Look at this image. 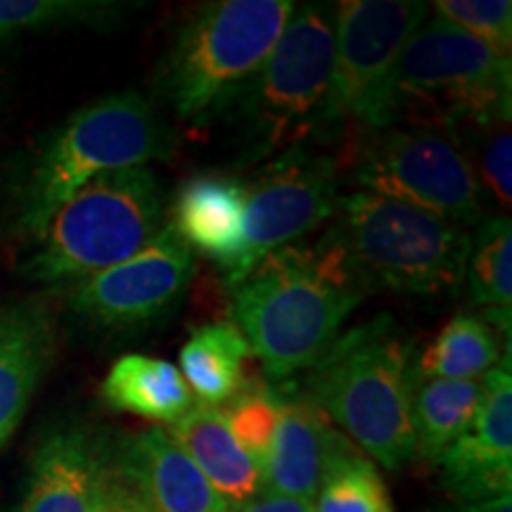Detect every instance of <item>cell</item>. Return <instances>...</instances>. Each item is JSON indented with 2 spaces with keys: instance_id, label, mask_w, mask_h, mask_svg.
<instances>
[{
  "instance_id": "21",
  "label": "cell",
  "mask_w": 512,
  "mask_h": 512,
  "mask_svg": "<svg viewBox=\"0 0 512 512\" xmlns=\"http://www.w3.org/2000/svg\"><path fill=\"white\" fill-rule=\"evenodd\" d=\"M484 396V377L444 380L422 377L413 370L411 422L415 456L439 465L444 453L467 432Z\"/></svg>"
},
{
  "instance_id": "6",
  "label": "cell",
  "mask_w": 512,
  "mask_h": 512,
  "mask_svg": "<svg viewBox=\"0 0 512 512\" xmlns=\"http://www.w3.org/2000/svg\"><path fill=\"white\" fill-rule=\"evenodd\" d=\"M330 233L368 290L432 297L465 283L467 228L413 204L354 190L339 197Z\"/></svg>"
},
{
  "instance_id": "4",
  "label": "cell",
  "mask_w": 512,
  "mask_h": 512,
  "mask_svg": "<svg viewBox=\"0 0 512 512\" xmlns=\"http://www.w3.org/2000/svg\"><path fill=\"white\" fill-rule=\"evenodd\" d=\"M174 150V133L150 100L112 93L76 110L46 140L17 195V226L34 242L53 214L107 171L147 166Z\"/></svg>"
},
{
  "instance_id": "33",
  "label": "cell",
  "mask_w": 512,
  "mask_h": 512,
  "mask_svg": "<svg viewBox=\"0 0 512 512\" xmlns=\"http://www.w3.org/2000/svg\"><path fill=\"white\" fill-rule=\"evenodd\" d=\"M105 512H107V510H105Z\"/></svg>"
},
{
  "instance_id": "8",
  "label": "cell",
  "mask_w": 512,
  "mask_h": 512,
  "mask_svg": "<svg viewBox=\"0 0 512 512\" xmlns=\"http://www.w3.org/2000/svg\"><path fill=\"white\" fill-rule=\"evenodd\" d=\"M335 24L332 3L294 5L271 55L230 105L247 162L280 157L316 133L335 62Z\"/></svg>"
},
{
  "instance_id": "26",
  "label": "cell",
  "mask_w": 512,
  "mask_h": 512,
  "mask_svg": "<svg viewBox=\"0 0 512 512\" xmlns=\"http://www.w3.org/2000/svg\"><path fill=\"white\" fill-rule=\"evenodd\" d=\"M126 10L110 0H0V38L74 22L110 24Z\"/></svg>"
},
{
  "instance_id": "12",
  "label": "cell",
  "mask_w": 512,
  "mask_h": 512,
  "mask_svg": "<svg viewBox=\"0 0 512 512\" xmlns=\"http://www.w3.org/2000/svg\"><path fill=\"white\" fill-rule=\"evenodd\" d=\"M192 275L195 254L166 223L126 261L74 283L69 306L98 328L140 330L176 309Z\"/></svg>"
},
{
  "instance_id": "23",
  "label": "cell",
  "mask_w": 512,
  "mask_h": 512,
  "mask_svg": "<svg viewBox=\"0 0 512 512\" xmlns=\"http://www.w3.org/2000/svg\"><path fill=\"white\" fill-rule=\"evenodd\" d=\"M498 363L501 339L494 325L475 313H458L427 344L415 373L444 380H477Z\"/></svg>"
},
{
  "instance_id": "20",
  "label": "cell",
  "mask_w": 512,
  "mask_h": 512,
  "mask_svg": "<svg viewBox=\"0 0 512 512\" xmlns=\"http://www.w3.org/2000/svg\"><path fill=\"white\" fill-rule=\"evenodd\" d=\"M100 394L112 411L169 425L195 406V396L185 384L181 370L164 358L143 354L117 358L102 380Z\"/></svg>"
},
{
  "instance_id": "15",
  "label": "cell",
  "mask_w": 512,
  "mask_h": 512,
  "mask_svg": "<svg viewBox=\"0 0 512 512\" xmlns=\"http://www.w3.org/2000/svg\"><path fill=\"white\" fill-rule=\"evenodd\" d=\"M351 441L309 396L278 394V425L264 465V491L313 503L325 475Z\"/></svg>"
},
{
  "instance_id": "31",
  "label": "cell",
  "mask_w": 512,
  "mask_h": 512,
  "mask_svg": "<svg viewBox=\"0 0 512 512\" xmlns=\"http://www.w3.org/2000/svg\"><path fill=\"white\" fill-rule=\"evenodd\" d=\"M439 512H512V496L486 498V501L456 503L451 508H441Z\"/></svg>"
},
{
  "instance_id": "7",
  "label": "cell",
  "mask_w": 512,
  "mask_h": 512,
  "mask_svg": "<svg viewBox=\"0 0 512 512\" xmlns=\"http://www.w3.org/2000/svg\"><path fill=\"white\" fill-rule=\"evenodd\" d=\"M162 216V185L150 166L107 171L55 211L24 275L48 285L79 283L143 249L164 228Z\"/></svg>"
},
{
  "instance_id": "16",
  "label": "cell",
  "mask_w": 512,
  "mask_h": 512,
  "mask_svg": "<svg viewBox=\"0 0 512 512\" xmlns=\"http://www.w3.org/2000/svg\"><path fill=\"white\" fill-rule=\"evenodd\" d=\"M112 453L86 430H60L38 446L17 512H105Z\"/></svg>"
},
{
  "instance_id": "2",
  "label": "cell",
  "mask_w": 512,
  "mask_h": 512,
  "mask_svg": "<svg viewBox=\"0 0 512 512\" xmlns=\"http://www.w3.org/2000/svg\"><path fill=\"white\" fill-rule=\"evenodd\" d=\"M512 69L444 19L422 22L351 138L396 124L460 128L510 119Z\"/></svg>"
},
{
  "instance_id": "11",
  "label": "cell",
  "mask_w": 512,
  "mask_h": 512,
  "mask_svg": "<svg viewBox=\"0 0 512 512\" xmlns=\"http://www.w3.org/2000/svg\"><path fill=\"white\" fill-rule=\"evenodd\" d=\"M339 164L311 155L302 145L275 157L247 188L242 254L228 285L252 271L264 256L297 245L339 209Z\"/></svg>"
},
{
  "instance_id": "19",
  "label": "cell",
  "mask_w": 512,
  "mask_h": 512,
  "mask_svg": "<svg viewBox=\"0 0 512 512\" xmlns=\"http://www.w3.org/2000/svg\"><path fill=\"white\" fill-rule=\"evenodd\" d=\"M166 432L230 508L252 501L264 491V472L233 437L223 408L204 403L192 406Z\"/></svg>"
},
{
  "instance_id": "32",
  "label": "cell",
  "mask_w": 512,
  "mask_h": 512,
  "mask_svg": "<svg viewBox=\"0 0 512 512\" xmlns=\"http://www.w3.org/2000/svg\"><path fill=\"white\" fill-rule=\"evenodd\" d=\"M107 512H110V510H107Z\"/></svg>"
},
{
  "instance_id": "25",
  "label": "cell",
  "mask_w": 512,
  "mask_h": 512,
  "mask_svg": "<svg viewBox=\"0 0 512 512\" xmlns=\"http://www.w3.org/2000/svg\"><path fill=\"white\" fill-rule=\"evenodd\" d=\"M313 503L316 512H394L373 460L354 446L332 463Z\"/></svg>"
},
{
  "instance_id": "1",
  "label": "cell",
  "mask_w": 512,
  "mask_h": 512,
  "mask_svg": "<svg viewBox=\"0 0 512 512\" xmlns=\"http://www.w3.org/2000/svg\"><path fill=\"white\" fill-rule=\"evenodd\" d=\"M230 292L252 354L268 377L287 380L332 347L370 290L328 230L316 245L264 256Z\"/></svg>"
},
{
  "instance_id": "13",
  "label": "cell",
  "mask_w": 512,
  "mask_h": 512,
  "mask_svg": "<svg viewBox=\"0 0 512 512\" xmlns=\"http://www.w3.org/2000/svg\"><path fill=\"white\" fill-rule=\"evenodd\" d=\"M110 467V512H233L162 427L121 441Z\"/></svg>"
},
{
  "instance_id": "28",
  "label": "cell",
  "mask_w": 512,
  "mask_h": 512,
  "mask_svg": "<svg viewBox=\"0 0 512 512\" xmlns=\"http://www.w3.org/2000/svg\"><path fill=\"white\" fill-rule=\"evenodd\" d=\"M223 415L238 444L264 472L268 448H271L275 425H278V392L266 384L247 380L245 387L230 399V406Z\"/></svg>"
},
{
  "instance_id": "14",
  "label": "cell",
  "mask_w": 512,
  "mask_h": 512,
  "mask_svg": "<svg viewBox=\"0 0 512 512\" xmlns=\"http://www.w3.org/2000/svg\"><path fill=\"white\" fill-rule=\"evenodd\" d=\"M441 479L458 503L512 494L510 356L484 375V396L467 432L439 460Z\"/></svg>"
},
{
  "instance_id": "9",
  "label": "cell",
  "mask_w": 512,
  "mask_h": 512,
  "mask_svg": "<svg viewBox=\"0 0 512 512\" xmlns=\"http://www.w3.org/2000/svg\"><path fill=\"white\" fill-rule=\"evenodd\" d=\"M356 190L420 207L460 228L484 219V192L456 128L396 124L351 138Z\"/></svg>"
},
{
  "instance_id": "17",
  "label": "cell",
  "mask_w": 512,
  "mask_h": 512,
  "mask_svg": "<svg viewBox=\"0 0 512 512\" xmlns=\"http://www.w3.org/2000/svg\"><path fill=\"white\" fill-rule=\"evenodd\" d=\"M245 204L247 185L238 178L192 176L176 192L169 226L190 249L219 264L228 280L242 254Z\"/></svg>"
},
{
  "instance_id": "27",
  "label": "cell",
  "mask_w": 512,
  "mask_h": 512,
  "mask_svg": "<svg viewBox=\"0 0 512 512\" xmlns=\"http://www.w3.org/2000/svg\"><path fill=\"white\" fill-rule=\"evenodd\" d=\"M470 157L482 192L498 207L512 204V138L510 119L465 126L458 131Z\"/></svg>"
},
{
  "instance_id": "29",
  "label": "cell",
  "mask_w": 512,
  "mask_h": 512,
  "mask_svg": "<svg viewBox=\"0 0 512 512\" xmlns=\"http://www.w3.org/2000/svg\"><path fill=\"white\" fill-rule=\"evenodd\" d=\"M434 17L444 19L496 55H512V3L510 0H439L432 3Z\"/></svg>"
},
{
  "instance_id": "5",
  "label": "cell",
  "mask_w": 512,
  "mask_h": 512,
  "mask_svg": "<svg viewBox=\"0 0 512 512\" xmlns=\"http://www.w3.org/2000/svg\"><path fill=\"white\" fill-rule=\"evenodd\" d=\"M292 0L207 3L178 31L159 88L178 121L204 126L240 98L292 17Z\"/></svg>"
},
{
  "instance_id": "22",
  "label": "cell",
  "mask_w": 512,
  "mask_h": 512,
  "mask_svg": "<svg viewBox=\"0 0 512 512\" xmlns=\"http://www.w3.org/2000/svg\"><path fill=\"white\" fill-rule=\"evenodd\" d=\"M252 356L238 325L209 323L190 332L181 349V375L204 406H221L245 387V366Z\"/></svg>"
},
{
  "instance_id": "10",
  "label": "cell",
  "mask_w": 512,
  "mask_h": 512,
  "mask_svg": "<svg viewBox=\"0 0 512 512\" xmlns=\"http://www.w3.org/2000/svg\"><path fill=\"white\" fill-rule=\"evenodd\" d=\"M335 10L332 79L313 133L323 138L356 131L408 38L432 12L425 0H344Z\"/></svg>"
},
{
  "instance_id": "3",
  "label": "cell",
  "mask_w": 512,
  "mask_h": 512,
  "mask_svg": "<svg viewBox=\"0 0 512 512\" xmlns=\"http://www.w3.org/2000/svg\"><path fill=\"white\" fill-rule=\"evenodd\" d=\"M306 387L363 456L387 470L415 458L411 344L387 313L342 332L309 368Z\"/></svg>"
},
{
  "instance_id": "18",
  "label": "cell",
  "mask_w": 512,
  "mask_h": 512,
  "mask_svg": "<svg viewBox=\"0 0 512 512\" xmlns=\"http://www.w3.org/2000/svg\"><path fill=\"white\" fill-rule=\"evenodd\" d=\"M53 351V318L41 302L0 309V448L27 413Z\"/></svg>"
},
{
  "instance_id": "24",
  "label": "cell",
  "mask_w": 512,
  "mask_h": 512,
  "mask_svg": "<svg viewBox=\"0 0 512 512\" xmlns=\"http://www.w3.org/2000/svg\"><path fill=\"white\" fill-rule=\"evenodd\" d=\"M465 280L470 299L486 309L512 306V221L484 216L470 235Z\"/></svg>"
},
{
  "instance_id": "30",
  "label": "cell",
  "mask_w": 512,
  "mask_h": 512,
  "mask_svg": "<svg viewBox=\"0 0 512 512\" xmlns=\"http://www.w3.org/2000/svg\"><path fill=\"white\" fill-rule=\"evenodd\" d=\"M233 512H316V510H313V503L299 501V498L261 491L259 496L238 505Z\"/></svg>"
}]
</instances>
